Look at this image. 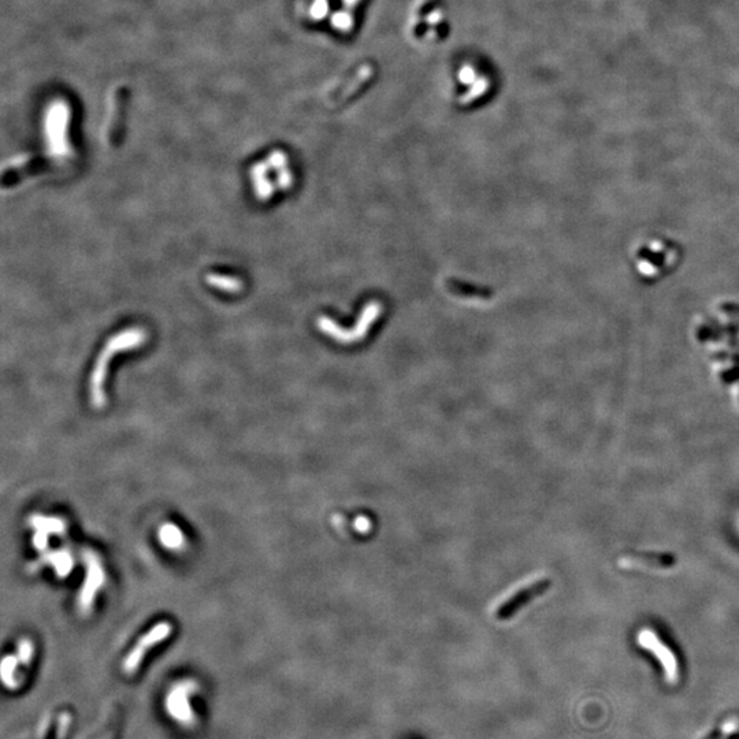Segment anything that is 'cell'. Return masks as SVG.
Returning <instances> with one entry per match:
<instances>
[{"mask_svg":"<svg viewBox=\"0 0 739 739\" xmlns=\"http://www.w3.org/2000/svg\"><path fill=\"white\" fill-rule=\"evenodd\" d=\"M359 0H345V3H348V6H355Z\"/></svg>","mask_w":739,"mask_h":739,"instance_id":"15","label":"cell"},{"mask_svg":"<svg viewBox=\"0 0 739 739\" xmlns=\"http://www.w3.org/2000/svg\"><path fill=\"white\" fill-rule=\"evenodd\" d=\"M267 168L264 163H257L255 168L251 170V178L254 179L255 185V194L259 200L270 199V196L274 192L273 184L266 177Z\"/></svg>","mask_w":739,"mask_h":739,"instance_id":"9","label":"cell"},{"mask_svg":"<svg viewBox=\"0 0 739 739\" xmlns=\"http://www.w3.org/2000/svg\"><path fill=\"white\" fill-rule=\"evenodd\" d=\"M159 541L170 550H179L184 546V536L175 524H163L159 530Z\"/></svg>","mask_w":739,"mask_h":739,"instance_id":"12","label":"cell"},{"mask_svg":"<svg viewBox=\"0 0 739 739\" xmlns=\"http://www.w3.org/2000/svg\"><path fill=\"white\" fill-rule=\"evenodd\" d=\"M83 557L86 563V576L80 597H79V608L84 615H86L89 613L93 605V599L96 597L97 590L103 586L106 576H104V571L102 567L100 559L93 550L86 549L83 552Z\"/></svg>","mask_w":739,"mask_h":739,"instance_id":"2","label":"cell"},{"mask_svg":"<svg viewBox=\"0 0 739 739\" xmlns=\"http://www.w3.org/2000/svg\"><path fill=\"white\" fill-rule=\"evenodd\" d=\"M66 123L67 116L65 113H53L47 122V142L51 155L65 156L69 152V145L66 140Z\"/></svg>","mask_w":739,"mask_h":739,"instance_id":"6","label":"cell"},{"mask_svg":"<svg viewBox=\"0 0 739 739\" xmlns=\"http://www.w3.org/2000/svg\"><path fill=\"white\" fill-rule=\"evenodd\" d=\"M550 585H552L550 579L549 578H543V579H540V581L529 585L527 588L520 589L517 593H515L512 597L508 598L507 601H504L497 608L496 618L499 621H501V622L510 621L522 608H524L527 604H530V601L542 596L550 588Z\"/></svg>","mask_w":739,"mask_h":739,"instance_id":"5","label":"cell"},{"mask_svg":"<svg viewBox=\"0 0 739 739\" xmlns=\"http://www.w3.org/2000/svg\"><path fill=\"white\" fill-rule=\"evenodd\" d=\"M638 642L644 649H648L649 652H652L656 656V658L660 661L664 670L667 682H677L678 661H677L674 652L651 630H642L638 635Z\"/></svg>","mask_w":739,"mask_h":739,"instance_id":"4","label":"cell"},{"mask_svg":"<svg viewBox=\"0 0 739 739\" xmlns=\"http://www.w3.org/2000/svg\"><path fill=\"white\" fill-rule=\"evenodd\" d=\"M194 691L192 683H181L178 684L168 698V710L171 716L182 723L189 721L194 716L192 708L189 705V694Z\"/></svg>","mask_w":739,"mask_h":739,"instance_id":"7","label":"cell"},{"mask_svg":"<svg viewBox=\"0 0 739 739\" xmlns=\"http://www.w3.org/2000/svg\"><path fill=\"white\" fill-rule=\"evenodd\" d=\"M171 630L172 628H171L170 623L162 622V623L152 627L147 634H144L142 638L139 639V642L136 644L135 649L128 654V657L123 661V671H125V674H128V675L135 674L139 670L145 653L151 648L158 645L159 642H162L166 638H169Z\"/></svg>","mask_w":739,"mask_h":739,"instance_id":"3","label":"cell"},{"mask_svg":"<svg viewBox=\"0 0 739 739\" xmlns=\"http://www.w3.org/2000/svg\"><path fill=\"white\" fill-rule=\"evenodd\" d=\"M205 281L210 286H212L215 289H219L222 292H228V293H238L244 287V284H243L241 280H238L236 277H230V276L217 274V273H210L205 277Z\"/></svg>","mask_w":739,"mask_h":739,"instance_id":"11","label":"cell"},{"mask_svg":"<svg viewBox=\"0 0 739 739\" xmlns=\"http://www.w3.org/2000/svg\"><path fill=\"white\" fill-rule=\"evenodd\" d=\"M147 340V333L142 327H129L123 332L116 333L109 341L106 342L104 348L102 349L100 356L96 360V365L90 375V401L95 408H103L106 404V395H104V382L107 377V367L110 363V359L115 353L126 351V349H135L139 348Z\"/></svg>","mask_w":739,"mask_h":739,"instance_id":"1","label":"cell"},{"mask_svg":"<svg viewBox=\"0 0 739 739\" xmlns=\"http://www.w3.org/2000/svg\"><path fill=\"white\" fill-rule=\"evenodd\" d=\"M30 526L36 530H41L47 534H65L66 524L59 517H47V516H32L29 520Z\"/></svg>","mask_w":739,"mask_h":739,"instance_id":"10","label":"cell"},{"mask_svg":"<svg viewBox=\"0 0 739 739\" xmlns=\"http://www.w3.org/2000/svg\"><path fill=\"white\" fill-rule=\"evenodd\" d=\"M46 564L53 566L57 574V576L63 578V576H67L72 572V569H73V557L65 549L63 550H57V552L48 553L46 556H41L40 560H37L36 563L29 566V569L30 571H33V569L37 571L41 566H46Z\"/></svg>","mask_w":739,"mask_h":739,"instance_id":"8","label":"cell"},{"mask_svg":"<svg viewBox=\"0 0 739 739\" xmlns=\"http://www.w3.org/2000/svg\"><path fill=\"white\" fill-rule=\"evenodd\" d=\"M15 668H17V658L14 656H7L1 663V677H3L4 684H7L11 689L18 686V682H15L14 679Z\"/></svg>","mask_w":739,"mask_h":739,"instance_id":"13","label":"cell"},{"mask_svg":"<svg viewBox=\"0 0 739 739\" xmlns=\"http://www.w3.org/2000/svg\"><path fill=\"white\" fill-rule=\"evenodd\" d=\"M32 656H33V645L29 642L28 639H24L20 642V646H18V660L22 663V664H29L30 660H32Z\"/></svg>","mask_w":739,"mask_h":739,"instance_id":"14","label":"cell"}]
</instances>
